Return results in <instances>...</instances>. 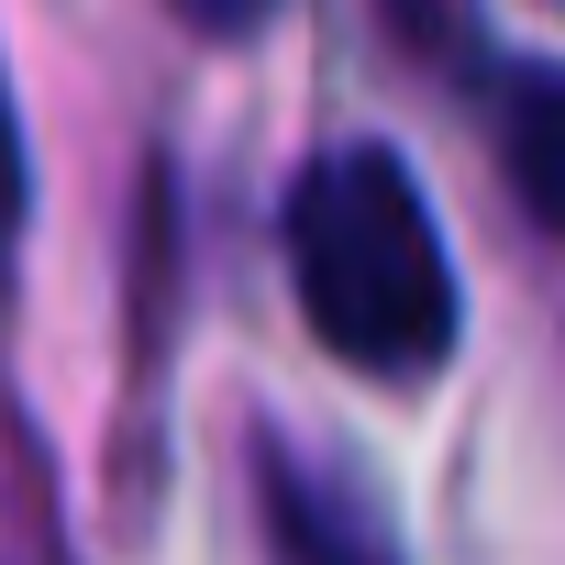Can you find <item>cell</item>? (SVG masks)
Instances as JSON below:
<instances>
[{"label":"cell","mask_w":565,"mask_h":565,"mask_svg":"<svg viewBox=\"0 0 565 565\" xmlns=\"http://www.w3.org/2000/svg\"><path fill=\"white\" fill-rule=\"evenodd\" d=\"M289 289L300 322L355 377H444L455 355V266L433 233V200L388 145H333L289 189Z\"/></svg>","instance_id":"1"},{"label":"cell","mask_w":565,"mask_h":565,"mask_svg":"<svg viewBox=\"0 0 565 565\" xmlns=\"http://www.w3.org/2000/svg\"><path fill=\"white\" fill-rule=\"evenodd\" d=\"M255 466H266V521H277V543H289V565H411L388 543V521H377V488L355 466L300 455L289 433H266Z\"/></svg>","instance_id":"2"},{"label":"cell","mask_w":565,"mask_h":565,"mask_svg":"<svg viewBox=\"0 0 565 565\" xmlns=\"http://www.w3.org/2000/svg\"><path fill=\"white\" fill-rule=\"evenodd\" d=\"M488 122H499V167H510L521 211L543 233H565V67L554 56H499Z\"/></svg>","instance_id":"3"},{"label":"cell","mask_w":565,"mask_h":565,"mask_svg":"<svg viewBox=\"0 0 565 565\" xmlns=\"http://www.w3.org/2000/svg\"><path fill=\"white\" fill-rule=\"evenodd\" d=\"M12 233H23V122H12V89H0V266H12Z\"/></svg>","instance_id":"4"},{"label":"cell","mask_w":565,"mask_h":565,"mask_svg":"<svg viewBox=\"0 0 565 565\" xmlns=\"http://www.w3.org/2000/svg\"><path fill=\"white\" fill-rule=\"evenodd\" d=\"M266 12H277V0H178V23H189V34H211V45H233V34H255Z\"/></svg>","instance_id":"5"}]
</instances>
